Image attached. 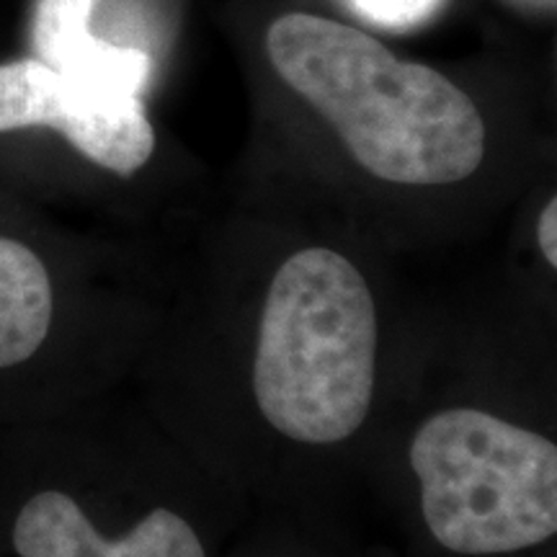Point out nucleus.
I'll list each match as a JSON object with an SVG mask.
<instances>
[{"instance_id":"1","label":"nucleus","mask_w":557,"mask_h":557,"mask_svg":"<svg viewBox=\"0 0 557 557\" xmlns=\"http://www.w3.org/2000/svg\"><path fill=\"white\" fill-rule=\"evenodd\" d=\"M372 271L331 243L259 274L238 348L243 408L271 449L325 457L364 434L382 398L385 310Z\"/></svg>"},{"instance_id":"2","label":"nucleus","mask_w":557,"mask_h":557,"mask_svg":"<svg viewBox=\"0 0 557 557\" xmlns=\"http://www.w3.org/2000/svg\"><path fill=\"white\" fill-rule=\"evenodd\" d=\"M267 54L284 86L369 178L400 189H447L483 169L487 127L475 99L372 34L292 11L271 21Z\"/></svg>"},{"instance_id":"3","label":"nucleus","mask_w":557,"mask_h":557,"mask_svg":"<svg viewBox=\"0 0 557 557\" xmlns=\"http://www.w3.org/2000/svg\"><path fill=\"white\" fill-rule=\"evenodd\" d=\"M406 470L431 540L465 557L511 555L557 534V442L472 400L429 408L408 431Z\"/></svg>"},{"instance_id":"4","label":"nucleus","mask_w":557,"mask_h":557,"mask_svg":"<svg viewBox=\"0 0 557 557\" xmlns=\"http://www.w3.org/2000/svg\"><path fill=\"white\" fill-rule=\"evenodd\" d=\"M99 269L0 222V426L99 398L109 289Z\"/></svg>"},{"instance_id":"5","label":"nucleus","mask_w":557,"mask_h":557,"mask_svg":"<svg viewBox=\"0 0 557 557\" xmlns=\"http://www.w3.org/2000/svg\"><path fill=\"white\" fill-rule=\"evenodd\" d=\"M88 403L0 426L5 537L16 557H207L199 529L176 504L152 500L124 529L99 519Z\"/></svg>"},{"instance_id":"6","label":"nucleus","mask_w":557,"mask_h":557,"mask_svg":"<svg viewBox=\"0 0 557 557\" xmlns=\"http://www.w3.org/2000/svg\"><path fill=\"white\" fill-rule=\"evenodd\" d=\"M18 132H54L116 178H135L158 148L143 96L73 78L37 58L0 62V135Z\"/></svg>"},{"instance_id":"7","label":"nucleus","mask_w":557,"mask_h":557,"mask_svg":"<svg viewBox=\"0 0 557 557\" xmlns=\"http://www.w3.org/2000/svg\"><path fill=\"white\" fill-rule=\"evenodd\" d=\"M96 0H37L32 13V58L73 78L143 96L152 60L137 47H122L90 32Z\"/></svg>"},{"instance_id":"8","label":"nucleus","mask_w":557,"mask_h":557,"mask_svg":"<svg viewBox=\"0 0 557 557\" xmlns=\"http://www.w3.org/2000/svg\"><path fill=\"white\" fill-rule=\"evenodd\" d=\"M444 0H351L361 16L387 29H410L434 16Z\"/></svg>"},{"instance_id":"9","label":"nucleus","mask_w":557,"mask_h":557,"mask_svg":"<svg viewBox=\"0 0 557 557\" xmlns=\"http://www.w3.org/2000/svg\"><path fill=\"white\" fill-rule=\"evenodd\" d=\"M534 243H537V253L545 271L555 274L557 271V199L549 197L542 205L537 222H534Z\"/></svg>"}]
</instances>
